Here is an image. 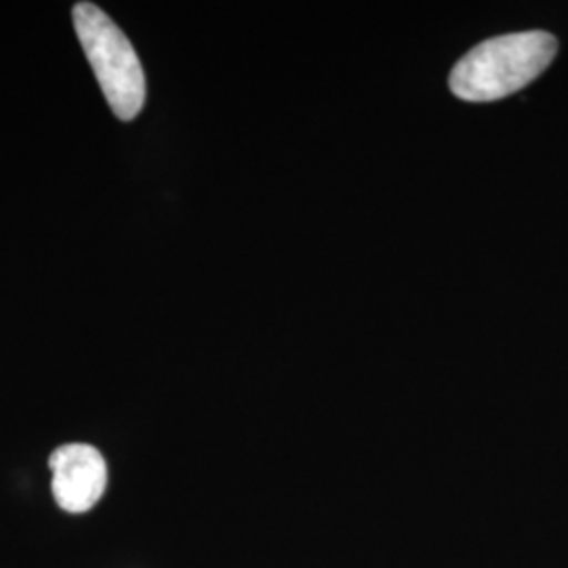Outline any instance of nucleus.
I'll return each instance as SVG.
<instances>
[{
  "label": "nucleus",
  "mask_w": 568,
  "mask_h": 568,
  "mask_svg": "<svg viewBox=\"0 0 568 568\" xmlns=\"http://www.w3.org/2000/svg\"><path fill=\"white\" fill-rule=\"evenodd\" d=\"M72 20L114 116L124 122L138 119L145 103V74L133 44L93 2L74 4Z\"/></svg>",
  "instance_id": "nucleus-2"
},
{
  "label": "nucleus",
  "mask_w": 568,
  "mask_h": 568,
  "mask_svg": "<svg viewBox=\"0 0 568 568\" xmlns=\"http://www.w3.org/2000/svg\"><path fill=\"white\" fill-rule=\"evenodd\" d=\"M53 474V497L68 514L95 508L108 485V467L102 453L91 445H63L49 457Z\"/></svg>",
  "instance_id": "nucleus-3"
},
{
  "label": "nucleus",
  "mask_w": 568,
  "mask_h": 568,
  "mask_svg": "<svg viewBox=\"0 0 568 568\" xmlns=\"http://www.w3.org/2000/svg\"><path fill=\"white\" fill-rule=\"evenodd\" d=\"M556 53V37L544 30L497 37L457 61L448 84L464 102H497L541 77Z\"/></svg>",
  "instance_id": "nucleus-1"
}]
</instances>
